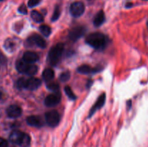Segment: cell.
Instances as JSON below:
<instances>
[{
	"mask_svg": "<svg viewBox=\"0 0 148 147\" xmlns=\"http://www.w3.org/2000/svg\"><path fill=\"white\" fill-rule=\"evenodd\" d=\"M106 102V94L103 93L101 96L98 97V99H97V101L95 102V103L94 104L93 106L91 108L90 111L89 113V117H91L95 112H96L98 110H99L100 108H102Z\"/></svg>",
	"mask_w": 148,
	"mask_h": 147,
	"instance_id": "cell-11",
	"label": "cell"
},
{
	"mask_svg": "<svg viewBox=\"0 0 148 147\" xmlns=\"http://www.w3.org/2000/svg\"><path fill=\"white\" fill-rule=\"evenodd\" d=\"M60 14H61L60 7H59V6H56V7H55V10H54V11H53V16H52V17H51L52 21L54 22V21H56V20H57L58 19H59Z\"/></svg>",
	"mask_w": 148,
	"mask_h": 147,
	"instance_id": "cell-23",
	"label": "cell"
},
{
	"mask_svg": "<svg viewBox=\"0 0 148 147\" xmlns=\"http://www.w3.org/2000/svg\"><path fill=\"white\" fill-rule=\"evenodd\" d=\"M42 77L46 82H51L54 78V71L53 69H50V68L45 69L42 74Z\"/></svg>",
	"mask_w": 148,
	"mask_h": 147,
	"instance_id": "cell-17",
	"label": "cell"
},
{
	"mask_svg": "<svg viewBox=\"0 0 148 147\" xmlns=\"http://www.w3.org/2000/svg\"><path fill=\"white\" fill-rule=\"evenodd\" d=\"M40 0H28V2H27V6L30 8L32 7H34L36 6H37L38 4L40 3Z\"/></svg>",
	"mask_w": 148,
	"mask_h": 147,
	"instance_id": "cell-27",
	"label": "cell"
},
{
	"mask_svg": "<svg viewBox=\"0 0 148 147\" xmlns=\"http://www.w3.org/2000/svg\"><path fill=\"white\" fill-rule=\"evenodd\" d=\"M24 133L21 132L20 131H14L10 133V141H11L12 144H17L19 145L20 142V140H21L22 137Z\"/></svg>",
	"mask_w": 148,
	"mask_h": 147,
	"instance_id": "cell-14",
	"label": "cell"
},
{
	"mask_svg": "<svg viewBox=\"0 0 148 147\" xmlns=\"http://www.w3.org/2000/svg\"><path fill=\"white\" fill-rule=\"evenodd\" d=\"M69 79H70V73H69V71L63 72V73L61 74V75L59 76V79H60L61 82H67Z\"/></svg>",
	"mask_w": 148,
	"mask_h": 147,
	"instance_id": "cell-25",
	"label": "cell"
},
{
	"mask_svg": "<svg viewBox=\"0 0 148 147\" xmlns=\"http://www.w3.org/2000/svg\"><path fill=\"white\" fill-rule=\"evenodd\" d=\"M16 69L20 73L25 74L29 76H33L38 71L37 66L27 63L23 59H20L16 62Z\"/></svg>",
	"mask_w": 148,
	"mask_h": 147,
	"instance_id": "cell-3",
	"label": "cell"
},
{
	"mask_svg": "<svg viewBox=\"0 0 148 147\" xmlns=\"http://www.w3.org/2000/svg\"><path fill=\"white\" fill-rule=\"evenodd\" d=\"M6 112L9 118H17L21 115L22 109L18 105H12L7 108Z\"/></svg>",
	"mask_w": 148,
	"mask_h": 147,
	"instance_id": "cell-10",
	"label": "cell"
},
{
	"mask_svg": "<svg viewBox=\"0 0 148 147\" xmlns=\"http://www.w3.org/2000/svg\"><path fill=\"white\" fill-rule=\"evenodd\" d=\"M85 42L95 50H103L108 45V39L103 33H93L87 36Z\"/></svg>",
	"mask_w": 148,
	"mask_h": 147,
	"instance_id": "cell-1",
	"label": "cell"
},
{
	"mask_svg": "<svg viewBox=\"0 0 148 147\" xmlns=\"http://www.w3.org/2000/svg\"><path fill=\"white\" fill-rule=\"evenodd\" d=\"M61 99H62V95L60 92H56L48 95L45 99L44 103L47 107H54L60 102Z\"/></svg>",
	"mask_w": 148,
	"mask_h": 147,
	"instance_id": "cell-6",
	"label": "cell"
},
{
	"mask_svg": "<svg viewBox=\"0 0 148 147\" xmlns=\"http://www.w3.org/2000/svg\"><path fill=\"white\" fill-rule=\"evenodd\" d=\"M70 13L73 17H79L85 12V4L81 1H75L70 6Z\"/></svg>",
	"mask_w": 148,
	"mask_h": 147,
	"instance_id": "cell-5",
	"label": "cell"
},
{
	"mask_svg": "<svg viewBox=\"0 0 148 147\" xmlns=\"http://www.w3.org/2000/svg\"><path fill=\"white\" fill-rule=\"evenodd\" d=\"M30 142H31V139H30V135L24 133L18 146H20V147H29L30 145Z\"/></svg>",
	"mask_w": 148,
	"mask_h": 147,
	"instance_id": "cell-18",
	"label": "cell"
},
{
	"mask_svg": "<svg viewBox=\"0 0 148 147\" xmlns=\"http://www.w3.org/2000/svg\"><path fill=\"white\" fill-rule=\"evenodd\" d=\"M26 78H20L17 82V87L18 89H25V88Z\"/></svg>",
	"mask_w": 148,
	"mask_h": 147,
	"instance_id": "cell-26",
	"label": "cell"
},
{
	"mask_svg": "<svg viewBox=\"0 0 148 147\" xmlns=\"http://www.w3.org/2000/svg\"><path fill=\"white\" fill-rule=\"evenodd\" d=\"M5 61H6L5 57H4V56H3L1 53H0V62H1V63H4V62H5Z\"/></svg>",
	"mask_w": 148,
	"mask_h": 147,
	"instance_id": "cell-30",
	"label": "cell"
},
{
	"mask_svg": "<svg viewBox=\"0 0 148 147\" xmlns=\"http://www.w3.org/2000/svg\"><path fill=\"white\" fill-rule=\"evenodd\" d=\"M41 84V81L38 78L36 77H30L26 78L25 81V89H28V90H36Z\"/></svg>",
	"mask_w": 148,
	"mask_h": 147,
	"instance_id": "cell-9",
	"label": "cell"
},
{
	"mask_svg": "<svg viewBox=\"0 0 148 147\" xmlns=\"http://www.w3.org/2000/svg\"><path fill=\"white\" fill-rule=\"evenodd\" d=\"M64 91H65V93H66V95H67V97L69 98V99H72V100H75V99H76V96H75V95L74 94V92H72V89H71L69 86H65Z\"/></svg>",
	"mask_w": 148,
	"mask_h": 147,
	"instance_id": "cell-22",
	"label": "cell"
},
{
	"mask_svg": "<svg viewBox=\"0 0 148 147\" xmlns=\"http://www.w3.org/2000/svg\"><path fill=\"white\" fill-rule=\"evenodd\" d=\"M47 88L50 90L56 92L59 90V85L56 82H50L47 84Z\"/></svg>",
	"mask_w": 148,
	"mask_h": 147,
	"instance_id": "cell-24",
	"label": "cell"
},
{
	"mask_svg": "<svg viewBox=\"0 0 148 147\" xmlns=\"http://www.w3.org/2000/svg\"><path fill=\"white\" fill-rule=\"evenodd\" d=\"M30 17L32 20L37 23H40L43 21V17L39 12L36 10H33L30 13Z\"/></svg>",
	"mask_w": 148,
	"mask_h": 147,
	"instance_id": "cell-19",
	"label": "cell"
},
{
	"mask_svg": "<svg viewBox=\"0 0 148 147\" xmlns=\"http://www.w3.org/2000/svg\"><path fill=\"white\" fill-rule=\"evenodd\" d=\"M3 1V0H0V1Z\"/></svg>",
	"mask_w": 148,
	"mask_h": 147,
	"instance_id": "cell-33",
	"label": "cell"
},
{
	"mask_svg": "<svg viewBox=\"0 0 148 147\" xmlns=\"http://www.w3.org/2000/svg\"><path fill=\"white\" fill-rule=\"evenodd\" d=\"M98 69H95V68H92L91 66H90L89 65L84 64L82 66H79L77 68V71L79 73L82 74H88L90 73H94V72L98 71Z\"/></svg>",
	"mask_w": 148,
	"mask_h": 147,
	"instance_id": "cell-16",
	"label": "cell"
},
{
	"mask_svg": "<svg viewBox=\"0 0 148 147\" xmlns=\"http://www.w3.org/2000/svg\"><path fill=\"white\" fill-rule=\"evenodd\" d=\"M0 147H8V142L3 138H0Z\"/></svg>",
	"mask_w": 148,
	"mask_h": 147,
	"instance_id": "cell-29",
	"label": "cell"
},
{
	"mask_svg": "<svg viewBox=\"0 0 148 147\" xmlns=\"http://www.w3.org/2000/svg\"><path fill=\"white\" fill-rule=\"evenodd\" d=\"M132 5V4H131V3H128V4H127V5H126V7H130H130H131Z\"/></svg>",
	"mask_w": 148,
	"mask_h": 147,
	"instance_id": "cell-31",
	"label": "cell"
},
{
	"mask_svg": "<svg viewBox=\"0 0 148 147\" xmlns=\"http://www.w3.org/2000/svg\"><path fill=\"white\" fill-rule=\"evenodd\" d=\"M85 33V28L83 26H77L69 31V37L72 41H76L79 37H82Z\"/></svg>",
	"mask_w": 148,
	"mask_h": 147,
	"instance_id": "cell-8",
	"label": "cell"
},
{
	"mask_svg": "<svg viewBox=\"0 0 148 147\" xmlns=\"http://www.w3.org/2000/svg\"><path fill=\"white\" fill-rule=\"evenodd\" d=\"M27 42L29 45H35L40 48H45L46 46V43L44 39L37 34L30 36L27 39Z\"/></svg>",
	"mask_w": 148,
	"mask_h": 147,
	"instance_id": "cell-7",
	"label": "cell"
},
{
	"mask_svg": "<svg viewBox=\"0 0 148 147\" xmlns=\"http://www.w3.org/2000/svg\"><path fill=\"white\" fill-rule=\"evenodd\" d=\"M14 46H15V43L11 39H7L4 43V48L9 51H12V50H14Z\"/></svg>",
	"mask_w": 148,
	"mask_h": 147,
	"instance_id": "cell-21",
	"label": "cell"
},
{
	"mask_svg": "<svg viewBox=\"0 0 148 147\" xmlns=\"http://www.w3.org/2000/svg\"><path fill=\"white\" fill-rule=\"evenodd\" d=\"M2 96H3V94H2V92H0V99H1V98H2Z\"/></svg>",
	"mask_w": 148,
	"mask_h": 147,
	"instance_id": "cell-32",
	"label": "cell"
},
{
	"mask_svg": "<svg viewBox=\"0 0 148 147\" xmlns=\"http://www.w3.org/2000/svg\"><path fill=\"white\" fill-rule=\"evenodd\" d=\"M38 55L35 52L32 51H27L23 54V59L25 62L28 63H31V64H34L36 61H38Z\"/></svg>",
	"mask_w": 148,
	"mask_h": 147,
	"instance_id": "cell-12",
	"label": "cell"
},
{
	"mask_svg": "<svg viewBox=\"0 0 148 147\" xmlns=\"http://www.w3.org/2000/svg\"><path fill=\"white\" fill-rule=\"evenodd\" d=\"M39 30L46 37H48V36L50 35L51 33V30L50 27L49 25H46V24H42V25H40L39 27Z\"/></svg>",
	"mask_w": 148,
	"mask_h": 147,
	"instance_id": "cell-20",
	"label": "cell"
},
{
	"mask_svg": "<svg viewBox=\"0 0 148 147\" xmlns=\"http://www.w3.org/2000/svg\"><path fill=\"white\" fill-rule=\"evenodd\" d=\"M106 20V16L105 13L103 10H101L100 12H98L96 14H95V17L93 19V24L94 25L96 26V27H99L101 24H103V22H105Z\"/></svg>",
	"mask_w": 148,
	"mask_h": 147,
	"instance_id": "cell-15",
	"label": "cell"
},
{
	"mask_svg": "<svg viewBox=\"0 0 148 147\" xmlns=\"http://www.w3.org/2000/svg\"><path fill=\"white\" fill-rule=\"evenodd\" d=\"M64 45L62 43H58L49 50L48 55V60L50 64L55 66L60 61L64 51Z\"/></svg>",
	"mask_w": 148,
	"mask_h": 147,
	"instance_id": "cell-2",
	"label": "cell"
},
{
	"mask_svg": "<svg viewBox=\"0 0 148 147\" xmlns=\"http://www.w3.org/2000/svg\"><path fill=\"white\" fill-rule=\"evenodd\" d=\"M26 122L30 126L36 127V128H40V127L43 126V124L41 119L39 117L35 116V115L27 117V119H26Z\"/></svg>",
	"mask_w": 148,
	"mask_h": 147,
	"instance_id": "cell-13",
	"label": "cell"
},
{
	"mask_svg": "<svg viewBox=\"0 0 148 147\" xmlns=\"http://www.w3.org/2000/svg\"><path fill=\"white\" fill-rule=\"evenodd\" d=\"M18 11L19 12H20L21 14H26L27 13V7H26V6L24 4H23L20 7H19Z\"/></svg>",
	"mask_w": 148,
	"mask_h": 147,
	"instance_id": "cell-28",
	"label": "cell"
},
{
	"mask_svg": "<svg viewBox=\"0 0 148 147\" xmlns=\"http://www.w3.org/2000/svg\"><path fill=\"white\" fill-rule=\"evenodd\" d=\"M46 122L50 127H56L60 121V115L56 110H50L45 114Z\"/></svg>",
	"mask_w": 148,
	"mask_h": 147,
	"instance_id": "cell-4",
	"label": "cell"
}]
</instances>
